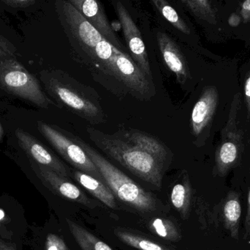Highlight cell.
<instances>
[{
	"label": "cell",
	"instance_id": "5bb4252c",
	"mask_svg": "<svg viewBox=\"0 0 250 250\" xmlns=\"http://www.w3.org/2000/svg\"><path fill=\"white\" fill-rule=\"evenodd\" d=\"M74 177L83 187L108 208H117L115 197L104 182L79 170L75 172Z\"/></svg>",
	"mask_w": 250,
	"mask_h": 250
},
{
	"label": "cell",
	"instance_id": "f546056e",
	"mask_svg": "<svg viewBox=\"0 0 250 250\" xmlns=\"http://www.w3.org/2000/svg\"><path fill=\"white\" fill-rule=\"evenodd\" d=\"M0 250H17L14 243L7 242L0 239Z\"/></svg>",
	"mask_w": 250,
	"mask_h": 250
},
{
	"label": "cell",
	"instance_id": "484cf974",
	"mask_svg": "<svg viewBox=\"0 0 250 250\" xmlns=\"http://www.w3.org/2000/svg\"><path fill=\"white\" fill-rule=\"evenodd\" d=\"M3 2L13 7H26L35 4V1L32 0H7Z\"/></svg>",
	"mask_w": 250,
	"mask_h": 250
},
{
	"label": "cell",
	"instance_id": "1f68e13d",
	"mask_svg": "<svg viewBox=\"0 0 250 250\" xmlns=\"http://www.w3.org/2000/svg\"><path fill=\"white\" fill-rule=\"evenodd\" d=\"M3 136V129L2 127H1V124H0V141L2 139Z\"/></svg>",
	"mask_w": 250,
	"mask_h": 250
},
{
	"label": "cell",
	"instance_id": "9c48e42d",
	"mask_svg": "<svg viewBox=\"0 0 250 250\" xmlns=\"http://www.w3.org/2000/svg\"><path fill=\"white\" fill-rule=\"evenodd\" d=\"M30 164L36 176L47 188L60 196L76 201L86 206H93L92 201L76 185L70 183L67 178L63 177L50 169L32 162V161H30Z\"/></svg>",
	"mask_w": 250,
	"mask_h": 250
},
{
	"label": "cell",
	"instance_id": "8992f818",
	"mask_svg": "<svg viewBox=\"0 0 250 250\" xmlns=\"http://www.w3.org/2000/svg\"><path fill=\"white\" fill-rule=\"evenodd\" d=\"M38 129L44 137L57 150V152L69 164L79 171L89 175L104 182L98 169L87 154L73 139L65 133H62L55 127L42 122H38Z\"/></svg>",
	"mask_w": 250,
	"mask_h": 250
},
{
	"label": "cell",
	"instance_id": "4316f807",
	"mask_svg": "<svg viewBox=\"0 0 250 250\" xmlns=\"http://www.w3.org/2000/svg\"><path fill=\"white\" fill-rule=\"evenodd\" d=\"M245 101L248 107V113L250 117V72L247 77L245 84Z\"/></svg>",
	"mask_w": 250,
	"mask_h": 250
},
{
	"label": "cell",
	"instance_id": "9a60e30c",
	"mask_svg": "<svg viewBox=\"0 0 250 250\" xmlns=\"http://www.w3.org/2000/svg\"><path fill=\"white\" fill-rule=\"evenodd\" d=\"M242 208L239 197L236 192L229 194L223 207V220L225 227L235 239H239V222Z\"/></svg>",
	"mask_w": 250,
	"mask_h": 250
},
{
	"label": "cell",
	"instance_id": "44dd1931",
	"mask_svg": "<svg viewBox=\"0 0 250 250\" xmlns=\"http://www.w3.org/2000/svg\"><path fill=\"white\" fill-rule=\"evenodd\" d=\"M190 190L188 185L177 183L173 186L170 195V201L174 208L185 217L189 211Z\"/></svg>",
	"mask_w": 250,
	"mask_h": 250
},
{
	"label": "cell",
	"instance_id": "8fae6325",
	"mask_svg": "<svg viewBox=\"0 0 250 250\" xmlns=\"http://www.w3.org/2000/svg\"><path fill=\"white\" fill-rule=\"evenodd\" d=\"M157 40L165 63L174 73L179 83L184 85L189 79V71L183 54L167 34L160 31L157 32Z\"/></svg>",
	"mask_w": 250,
	"mask_h": 250
},
{
	"label": "cell",
	"instance_id": "603a6c76",
	"mask_svg": "<svg viewBox=\"0 0 250 250\" xmlns=\"http://www.w3.org/2000/svg\"><path fill=\"white\" fill-rule=\"evenodd\" d=\"M10 220L4 210L0 208V239L10 240L13 237V233L9 230L8 225Z\"/></svg>",
	"mask_w": 250,
	"mask_h": 250
},
{
	"label": "cell",
	"instance_id": "7402d4cb",
	"mask_svg": "<svg viewBox=\"0 0 250 250\" xmlns=\"http://www.w3.org/2000/svg\"><path fill=\"white\" fill-rule=\"evenodd\" d=\"M150 230L160 237L168 241H178L180 238L176 226L170 220L155 218L149 223Z\"/></svg>",
	"mask_w": 250,
	"mask_h": 250
},
{
	"label": "cell",
	"instance_id": "2e32d148",
	"mask_svg": "<svg viewBox=\"0 0 250 250\" xmlns=\"http://www.w3.org/2000/svg\"><path fill=\"white\" fill-rule=\"evenodd\" d=\"M67 223L75 240L82 250H113L105 242L74 222L67 220Z\"/></svg>",
	"mask_w": 250,
	"mask_h": 250
},
{
	"label": "cell",
	"instance_id": "cb8c5ba5",
	"mask_svg": "<svg viewBox=\"0 0 250 250\" xmlns=\"http://www.w3.org/2000/svg\"><path fill=\"white\" fill-rule=\"evenodd\" d=\"M45 250H69L64 241L55 234H48L45 241Z\"/></svg>",
	"mask_w": 250,
	"mask_h": 250
},
{
	"label": "cell",
	"instance_id": "3957f363",
	"mask_svg": "<svg viewBox=\"0 0 250 250\" xmlns=\"http://www.w3.org/2000/svg\"><path fill=\"white\" fill-rule=\"evenodd\" d=\"M64 133L80 145L87 154L114 196L141 212H154L159 210L158 201L151 193L135 183L82 138L68 132Z\"/></svg>",
	"mask_w": 250,
	"mask_h": 250
},
{
	"label": "cell",
	"instance_id": "83f0119b",
	"mask_svg": "<svg viewBox=\"0 0 250 250\" xmlns=\"http://www.w3.org/2000/svg\"><path fill=\"white\" fill-rule=\"evenodd\" d=\"M242 15L245 22L250 21V0L244 1L242 5Z\"/></svg>",
	"mask_w": 250,
	"mask_h": 250
},
{
	"label": "cell",
	"instance_id": "7c38bea8",
	"mask_svg": "<svg viewBox=\"0 0 250 250\" xmlns=\"http://www.w3.org/2000/svg\"><path fill=\"white\" fill-rule=\"evenodd\" d=\"M218 92L214 87H207L199 98L191 115V128L194 136H198L209 124L217 109Z\"/></svg>",
	"mask_w": 250,
	"mask_h": 250
},
{
	"label": "cell",
	"instance_id": "d4e9b609",
	"mask_svg": "<svg viewBox=\"0 0 250 250\" xmlns=\"http://www.w3.org/2000/svg\"><path fill=\"white\" fill-rule=\"evenodd\" d=\"M13 45H12L8 41H6L4 38L0 36V57L10 55L13 54Z\"/></svg>",
	"mask_w": 250,
	"mask_h": 250
},
{
	"label": "cell",
	"instance_id": "52a82bcc",
	"mask_svg": "<svg viewBox=\"0 0 250 250\" xmlns=\"http://www.w3.org/2000/svg\"><path fill=\"white\" fill-rule=\"evenodd\" d=\"M112 4L123 28L129 55L141 70L153 80L148 53L138 26L123 2L115 1Z\"/></svg>",
	"mask_w": 250,
	"mask_h": 250
},
{
	"label": "cell",
	"instance_id": "5b68a950",
	"mask_svg": "<svg viewBox=\"0 0 250 250\" xmlns=\"http://www.w3.org/2000/svg\"><path fill=\"white\" fill-rule=\"evenodd\" d=\"M0 83L9 92L38 107L48 108L51 104L38 81L15 60L0 63Z\"/></svg>",
	"mask_w": 250,
	"mask_h": 250
},
{
	"label": "cell",
	"instance_id": "277c9868",
	"mask_svg": "<svg viewBox=\"0 0 250 250\" xmlns=\"http://www.w3.org/2000/svg\"><path fill=\"white\" fill-rule=\"evenodd\" d=\"M48 88L63 105L90 124H102L106 122L101 98L92 87L60 72L50 76Z\"/></svg>",
	"mask_w": 250,
	"mask_h": 250
},
{
	"label": "cell",
	"instance_id": "e0dca14e",
	"mask_svg": "<svg viewBox=\"0 0 250 250\" xmlns=\"http://www.w3.org/2000/svg\"><path fill=\"white\" fill-rule=\"evenodd\" d=\"M154 7L158 10L159 13L162 15L166 20H167L170 24L173 25L176 29L189 35L190 29L185 21L179 16L178 12L170 5L167 1L165 0H153L151 1Z\"/></svg>",
	"mask_w": 250,
	"mask_h": 250
},
{
	"label": "cell",
	"instance_id": "4fadbf2b",
	"mask_svg": "<svg viewBox=\"0 0 250 250\" xmlns=\"http://www.w3.org/2000/svg\"><path fill=\"white\" fill-rule=\"evenodd\" d=\"M115 133L142 148L144 151L155 157L164 165H166L171 159L172 154L169 148L153 135L132 129H120Z\"/></svg>",
	"mask_w": 250,
	"mask_h": 250
},
{
	"label": "cell",
	"instance_id": "7a4b0ae2",
	"mask_svg": "<svg viewBox=\"0 0 250 250\" xmlns=\"http://www.w3.org/2000/svg\"><path fill=\"white\" fill-rule=\"evenodd\" d=\"M86 131L89 139L103 152L142 180L161 187L166 165L155 157L116 133H104L91 126H86Z\"/></svg>",
	"mask_w": 250,
	"mask_h": 250
},
{
	"label": "cell",
	"instance_id": "ac0fdd59",
	"mask_svg": "<svg viewBox=\"0 0 250 250\" xmlns=\"http://www.w3.org/2000/svg\"><path fill=\"white\" fill-rule=\"evenodd\" d=\"M181 2L195 17L209 23H215V10L211 1L207 0H182Z\"/></svg>",
	"mask_w": 250,
	"mask_h": 250
},
{
	"label": "cell",
	"instance_id": "d6986e66",
	"mask_svg": "<svg viewBox=\"0 0 250 250\" xmlns=\"http://www.w3.org/2000/svg\"><path fill=\"white\" fill-rule=\"evenodd\" d=\"M116 236L123 241L125 244L132 248L139 250H170L166 247L158 245L155 242H151L142 236L133 234L129 232L123 231L121 230H116Z\"/></svg>",
	"mask_w": 250,
	"mask_h": 250
},
{
	"label": "cell",
	"instance_id": "ba28073f",
	"mask_svg": "<svg viewBox=\"0 0 250 250\" xmlns=\"http://www.w3.org/2000/svg\"><path fill=\"white\" fill-rule=\"evenodd\" d=\"M68 1L107 41L122 52L129 55L127 48L122 44L111 27L102 2L97 0H69Z\"/></svg>",
	"mask_w": 250,
	"mask_h": 250
},
{
	"label": "cell",
	"instance_id": "30bf717a",
	"mask_svg": "<svg viewBox=\"0 0 250 250\" xmlns=\"http://www.w3.org/2000/svg\"><path fill=\"white\" fill-rule=\"evenodd\" d=\"M16 135L22 149L36 164L50 169L63 177L69 176L67 166L32 135L21 129L16 130Z\"/></svg>",
	"mask_w": 250,
	"mask_h": 250
},
{
	"label": "cell",
	"instance_id": "6da1fadb",
	"mask_svg": "<svg viewBox=\"0 0 250 250\" xmlns=\"http://www.w3.org/2000/svg\"><path fill=\"white\" fill-rule=\"evenodd\" d=\"M57 13L77 61L104 88L118 98H125L129 92L120 79L117 63L122 54L129 55L107 41L68 1L60 3Z\"/></svg>",
	"mask_w": 250,
	"mask_h": 250
},
{
	"label": "cell",
	"instance_id": "f1b7e54d",
	"mask_svg": "<svg viewBox=\"0 0 250 250\" xmlns=\"http://www.w3.org/2000/svg\"><path fill=\"white\" fill-rule=\"evenodd\" d=\"M245 230H246V238L250 239V189L248 195V213L245 220Z\"/></svg>",
	"mask_w": 250,
	"mask_h": 250
},
{
	"label": "cell",
	"instance_id": "ffe728a7",
	"mask_svg": "<svg viewBox=\"0 0 250 250\" xmlns=\"http://www.w3.org/2000/svg\"><path fill=\"white\" fill-rule=\"evenodd\" d=\"M237 147L233 142H226L222 145L216 157L219 173L224 175L234 164L237 158Z\"/></svg>",
	"mask_w": 250,
	"mask_h": 250
},
{
	"label": "cell",
	"instance_id": "4dcf8cb0",
	"mask_svg": "<svg viewBox=\"0 0 250 250\" xmlns=\"http://www.w3.org/2000/svg\"><path fill=\"white\" fill-rule=\"evenodd\" d=\"M240 23V17L237 15L233 14L229 19V24L232 26H238Z\"/></svg>",
	"mask_w": 250,
	"mask_h": 250
}]
</instances>
